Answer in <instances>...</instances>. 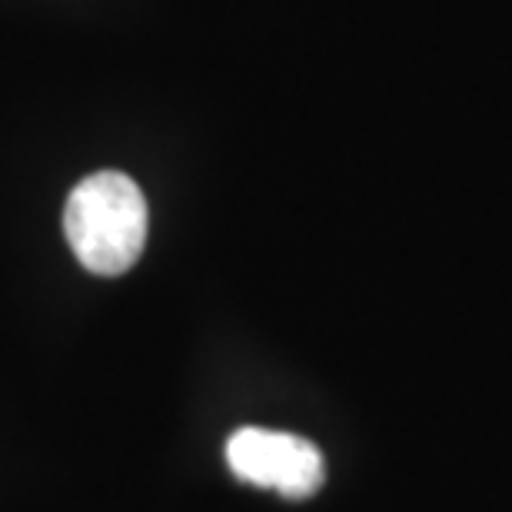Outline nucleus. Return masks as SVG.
Returning <instances> with one entry per match:
<instances>
[{"instance_id": "1", "label": "nucleus", "mask_w": 512, "mask_h": 512, "mask_svg": "<svg viewBox=\"0 0 512 512\" xmlns=\"http://www.w3.org/2000/svg\"><path fill=\"white\" fill-rule=\"evenodd\" d=\"M147 227V197L120 170L90 173L67 197V243L77 260L97 276L127 273L147 247Z\"/></svg>"}, {"instance_id": "2", "label": "nucleus", "mask_w": 512, "mask_h": 512, "mask_svg": "<svg viewBox=\"0 0 512 512\" xmlns=\"http://www.w3.org/2000/svg\"><path fill=\"white\" fill-rule=\"evenodd\" d=\"M227 466L243 483L286 499H310L326 479L323 453L310 439L260 426H243L227 439Z\"/></svg>"}]
</instances>
